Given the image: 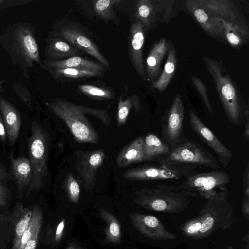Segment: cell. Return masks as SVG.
Returning a JSON list of instances; mask_svg holds the SVG:
<instances>
[{"instance_id":"obj_9","label":"cell","mask_w":249,"mask_h":249,"mask_svg":"<svg viewBox=\"0 0 249 249\" xmlns=\"http://www.w3.org/2000/svg\"><path fill=\"white\" fill-rule=\"evenodd\" d=\"M49 36L61 37L80 51L93 56L106 67L109 64L102 54L98 46L80 24L69 19H64L56 22Z\"/></svg>"},{"instance_id":"obj_41","label":"cell","mask_w":249,"mask_h":249,"mask_svg":"<svg viewBox=\"0 0 249 249\" xmlns=\"http://www.w3.org/2000/svg\"><path fill=\"white\" fill-rule=\"evenodd\" d=\"M244 119L245 120V124L243 129V136L247 140H249V107H246L244 111Z\"/></svg>"},{"instance_id":"obj_8","label":"cell","mask_w":249,"mask_h":249,"mask_svg":"<svg viewBox=\"0 0 249 249\" xmlns=\"http://www.w3.org/2000/svg\"><path fill=\"white\" fill-rule=\"evenodd\" d=\"M158 163H177L213 169L221 168L217 160L204 147L196 142L186 139L171 150Z\"/></svg>"},{"instance_id":"obj_32","label":"cell","mask_w":249,"mask_h":249,"mask_svg":"<svg viewBox=\"0 0 249 249\" xmlns=\"http://www.w3.org/2000/svg\"><path fill=\"white\" fill-rule=\"evenodd\" d=\"M120 0H98L93 1V7L96 14L102 19L106 20H113L118 23L116 20L113 6L117 5Z\"/></svg>"},{"instance_id":"obj_34","label":"cell","mask_w":249,"mask_h":249,"mask_svg":"<svg viewBox=\"0 0 249 249\" xmlns=\"http://www.w3.org/2000/svg\"><path fill=\"white\" fill-rule=\"evenodd\" d=\"M10 178V174L0 161V208L6 207L9 204L11 194L8 182Z\"/></svg>"},{"instance_id":"obj_31","label":"cell","mask_w":249,"mask_h":249,"mask_svg":"<svg viewBox=\"0 0 249 249\" xmlns=\"http://www.w3.org/2000/svg\"><path fill=\"white\" fill-rule=\"evenodd\" d=\"M155 11L153 1L139 0L137 1L135 17L140 20L143 27L148 29L154 20Z\"/></svg>"},{"instance_id":"obj_10","label":"cell","mask_w":249,"mask_h":249,"mask_svg":"<svg viewBox=\"0 0 249 249\" xmlns=\"http://www.w3.org/2000/svg\"><path fill=\"white\" fill-rule=\"evenodd\" d=\"M230 181L228 173L220 169L206 173H197L178 184L182 188L194 191L206 200L226 188Z\"/></svg>"},{"instance_id":"obj_16","label":"cell","mask_w":249,"mask_h":249,"mask_svg":"<svg viewBox=\"0 0 249 249\" xmlns=\"http://www.w3.org/2000/svg\"><path fill=\"white\" fill-rule=\"evenodd\" d=\"M185 6L204 31L217 39L225 40L223 27L218 18L212 15L197 0H186Z\"/></svg>"},{"instance_id":"obj_19","label":"cell","mask_w":249,"mask_h":249,"mask_svg":"<svg viewBox=\"0 0 249 249\" xmlns=\"http://www.w3.org/2000/svg\"><path fill=\"white\" fill-rule=\"evenodd\" d=\"M0 110L9 144L10 146H13L17 141L20 131V113L15 106L2 97H0Z\"/></svg>"},{"instance_id":"obj_15","label":"cell","mask_w":249,"mask_h":249,"mask_svg":"<svg viewBox=\"0 0 249 249\" xmlns=\"http://www.w3.org/2000/svg\"><path fill=\"white\" fill-rule=\"evenodd\" d=\"M143 27L140 20L133 22L130 27L128 40L129 58L138 74L145 80V74L142 60L144 41Z\"/></svg>"},{"instance_id":"obj_23","label":"cell","mask_w":249,"mask_h":249,"mask_svg":"<svg viewBox=\"0 0 249 249\" xmlns=\"http://www.w3.org/2000/svg\"><path fill=\"white\" fill-rule=\"evenodd\" d=\"M144 138L140 137L125 146L118 153L116 158L118 167L123 168L144 161L143 145Z\"/></svg>"},{"instance_id":"obj_45","label":"cell","mask_w":249,"mask_h":249,"mask_svg":"<svg viewBox=\"0 0 249 249\" xmlns=\"http://www.w3.org/2000/svg\"><path fill=\"white\" fill-rule=\"evenodd\" d=\"M65 249H83L80 246L74 243H70Z\"/></svg>"},{"instance_id":"obj_24","label":"cell","mask_w":249,"mask_h":249,"mask_svg":"<svg viewBox=\"0 0 249 249\" xmlns=\"http://www.w3.org/2000/svg\"><path fill=\"white\" fill-rule=\"evenodd\" d=\"M171 151L169 145L157 135L148 134L144 138L143 145L144 161H157L167 156Z\"/></svg>"},{"instance_id":"obj_6","label":"cell","mask_w":249,"mask_h":249,"mask_svg":"<svg viewBox=\"0 0 249 249\" xmlns=\"http://www.w3.org/2000/svg\"><path fill=\"white\" fill-rule=\"evenodd\" d=\"M49 144L46 131L36 122L31 124V134L28 139L29 160L33 176L27 189L28 196L34 190H38L44 185V180L48 175L47 159Z\"/></svg>"},{"instance_id":"obj_27","label":"cell","mask_w":249,"mask_h":249,"mask_svg":"<svg viewBox=\"0 0 249 249\" xmlns=\"http://www.w3.org/2000/svg\"><path fill=\"white\" fill-rule=\"evenodd\" d=\"M177 63V56L173 45L171 44L168 46V56L164 69L160 77L152 81V86L160 92L164 91L174 74Z\"/></svg>"},{"instance_id":"obj_3","label":"cell","mask_w":249,"mask_h":249,"mask_svg":"<svg viewBox=\"0 0 249 249\" xmlns=\"http://www.w3.org/2000/svg\"><path fill=\"white\" fill-rule=\"evenodd\" d=\"M133 201L145 209L164 213H177L186 209L196 192L184 189L179 185L159 184L144 187L135 192Z\"/></svg>"},{"instance_id":"obj_26","label":"cell","mask_w":249,"mask_h":249,"mask_svg":"<svg viewBox=\"0 0 249 249\" xmlns=\"http://www.w3.org/2000/svg\"><path fill=\"white\" fill-rule=\"evenodd\" d=\"M218 19L222 25L225 39L232 47H241L248 40L249 34L247 28L222 18Z\"/></svg>"},{"instance_id":"obj_22","label":"cell","mask_w":249,"mask_h":249,"mask_svg":"<svg viewBox=\"0 0 249 249\" xmlns=\"http://www.w3.org/2000/svg\"><path fill=\"white\" fill-rule=\"evenodd\" d=\"M32 213V209L24 207L20 202L14 207L11 216V221L15 227L12 249H18L21 238L30 224Z\"/></svg>"},{"instance_id":"obj_17","label":"cell","mask_w":249,"mask_h":249,"mask_svg":"<svg viewBox=\"0 0 249 249\" xmlns=\"http://www.w3.org/2000/svg\"><path fill=\"white\" fill-rule=\"evenodd\" d=\"M10 161L11 179L15 182L18 196L21 197L32 181L31 164L28 158L24 156L15 158L12 153L10 155Z\"/></svg>"},{"instance_id":"obj_29","label":"cell","mask_w":249,"mask_h":249,"mask_svg":"<svg viewBox=\"0 0 249 249\" xmlns=\"http://www.w3.org/2000/svg\"><path fill=\"white\" fill-rule=\"evenodd\" d=\"M48 71L56 81L98 77L103 74L101 71L74 68H65Z\"/></svg>"},{"instance_id":"obj_14","label":"cell","mask_w":249,"mask_h":249,"mask_svg":"<svg viewBox=\"0 0 249 249\" xmlns=\"http://www.w3.org/2000/svg\"><path fill=\"white\" fill-rule=\"evenodd\" d=\"M133 225L144 236L156 240H171L176 238L165 228L156 217L139 213H128Z\"/></svg>"},{"instance_id":"obj_40","label":"cell","mask_w":249,"mask_h":249,"mask_svg":"<svg viewBox=\"0 0 249 249\" xmlns=\"http://www.w3.org/2000/svg\"><path fill=\"white\" fill-rule=\"evenodd\" d=\"M244 197L249 198V162H248L243 176Z\"/></svg>"},{"instance_id":"obj_21","label":"cell","mask_w":249,"mask_h":249,"mask_svg":"<svg viewBox=\"0 0 249 249\" xmlns=\"http://www.w3.org/2000/svg\"><path fill=\"white\" fill-rule=\"evenodd\" d=\"M80 50L65 39L49 36L46 38L44 54L47 60H58L77 56Z\"/></svg>"},{"instance_id":"obj_5","label":"cell","mask_w":249,"mask_h":249,"mask_svg":"<svg viewBox=\"0 0 249 249\" xmlns=\"http://www.w3.org/2000/svg\"><path fill=\"white\" fill-rule=\"evenodd\" d=\"M46 105L66 124L80 143H98L97 132L85 115L82 106L57 98Z\"/></svg>"},{"instance_id":"obj_42","label":"cell","mask_w":249,"mask_h":249,"mask_svg":"<svg viewBox=\"0 0 249 249\" xmlns=\"http://www.w3.org/2000/svg\"><path fill=\"white\" fill-rule=\"evenodd\" d=\"M32 0H0V9L8 7L9 6L16 5L17 4L27 3L31 2Z\"/></svg>"},{"instance_id":"obj_44","label":"cell","mask_w":249,"mask_h":249,"mask_svg":"<svg viewBox=\"0 0 249 249\" xmlns=\"http://www.w3.org/2000/svg\"><path fill=\"white\" fill-rule=\"evenodd\" d=\"M242 208L243 213L248 216L249 211V198L245 197L243 198Z\"/></svg>"},{"instance_id":"obj_13","label":"cell","mask_w":249,"mask_h":249,"mask_svg":"<svg viewBox=\"0 0 249 249\" xmlns=\"http://www.w3.org/2000/svg\"><path fill=\"white\" fill-rule=\"evenodd\" d=\"M105 158V152L101 149L77 153L76 170L86 189L94 188L97 171L103 165Z\"/></svg>"},{"instance_id":"obj_7","label":"cell","mask_w":249,"mask_h":249,"mask_svg":"<svg viewBox=\"0 0 249 249\" xmlns=\"http://www.w3.org/2000/svg\"><path fill=\"white\" fill-rule=\"evenodd\" d=\"M146 164L125 171L123 177L132 180H156L187 178L196 173V167L182 163Z\"/></svg>"},{"instance_id":"obj_36","label":"cell","mask_w":249,"mask_h":249,"mask_svg":"<svg viewBox=\"0 0 249 249\" xmlns=\"http://www.w3.org/2000/svg\"><path fill=\"white\" fill-rule=\"evenodd\" d=\"M192 82L197 90L199 93L208 111L213 113V109L209 101L207 89L203 83L198 78L192 76L191 78Z\"/></svg>"},{"instance_id":"obj_35","label":"cell","mask_w":249,"mask_h":249,"mask_svg":"<svg viewBox=\"0 0 249 249\" xmlns=\"http://www.w3.org/2000/svg\"><path fill=\"white\" fill-rule=\"evenodd\" d=\"M64 186L69 200L77 203L80 198V188L77 180L71 173L66 175Z\"/></svg>"},{"instance_id":"obj_28","label":"cell","mask_w":249,"mask_h":249,"mask_svg":"<svg viewBox=\"0 0 249 249\" xmlns=\"http://www.w3.org/2000/svg\"><path fill=\"white\" fill-rule=\"evenodd\" d=\"M99 215L107 224L105 230V243H119L121 241L122 232L121 225L117 218L103 208H100Z\"/></svg>"},{"instance_id":"obj_38","label":"cell","mask_w":249,"mask_h":249,"mask_svg":"<svg viewBox=\"0 0 249 249\" xmlns=\"http://www.w3.org/2000/svg\"><path fill=\"white\" fill-rule=\"evenodd\" d=\"M13 88L19 98L27 106L31 107V95L28 90L20 84H14Z\"/></svg>"},{"instance_id":"obj_37","label":"cell","mask_w":249,"mask_h":249,"mask_svg":"<svg viewBox=\"0 0 249 249\" xmlns=\"http://www.w3.org/2000/svg\"><path fill=\"white\" fill-rule=\"evenodd\" d=\"M83 112L85 114L92 115L99 119L106 126L111 123V119L106 110L95 109L82 106Z\"/></svg>"},{"instance_id":"obj_12","label":"cell","mask_w":249,"mask_h":249,"mask_svg":"<svg viewBox=\"0 0 249 249\" xmlns=\"http://www.w3.org/2000/svg\"><path fill=\"white\" fill-rule=\"evenodd\" d=\"M189 124L192 130L217 155L219 161L226 167L231 160L232 153L193 111L189 113Z\"/></svg>"},{"instance_id":"obj_2","label":"cell","mask_w":249,"mask_h":249,"mask_svg":"<svg viewBox=\"0 0 249 249\" xmlns=\"http://www.w3.org/2000/svg\"><path fill=\"white\" fill-rule=\"evenodd\" d=\"M0 43L15 65L20 68L23 76L29 78L28 69L42 62L33 26L18 22L9 26L0 36Z\"/></svg>"},{"instance_id":"obj_33","label":"cell","mask_w":249,"mask_h":249,"mask_svg":"<svg viewBox=\"0 0 249 249\" xmlns=\"http://www.w3.org/2000/svg\"><path fill=\"white\" fill-rule=\"evenodd\" d=\"M78 88L81 93L94 99L109 100L115 97L114 92L107 88L89 84L78 85Z\"/></svg>"},{"instance_id":"obj_11","label":"cell","mask_w":249,"mask_h":249,"mask_svg":"<svg viewBox=\"0 0 249 249\" xmlns=\"http://www.w3.org/2000/svg\"><path fill=\"white\" fill-rule=\"evenodd\" d=\"M184 107L178 93L175 96L169 109L161 117L160 125L163 141L171 150L185 139L183 132Z\"/></svg>"},{"instance_id":"obj_4","label":"cell","mask_w":249,"mask_h":249,"mask_svg":"<svg viewBox=\"0 0 249 249\" xmlns=\"http://www.w3.org/2000/svg\"><path fill=\"white\" fill-rule=\"evenodd\" d=\"M206 67L212 76L226 116L233 124H240L246 108L233 83L221 63L203 57Z\"/></svg>"},{"instance_id":"obj_20","label":"cell","mask_w":249,"mask_h":249,"mask_svg":"<svg viewBox=\"0 0 249 249\" xmlns=\"http://www.w3.org/2000/svg\"><path fill=\"white\" fill-rule=\"evenodd\" d=\"M41 66L47 71L65 68H74L103 72L105 70L104 66L99 63L74 56L67 59L58 60H45Z\"/></svg>"},{"instance_id":"obj_18","label":"cell","mask_w":249,"mask_h":249,"mask_svg":"<svg viewBox=\"0 0 249 249\" xmlns=\"http://www.w3.org/2000/svg\"><path fill=\"white\" fill-rule=\"evenodd\" d=\"M197 2L213 16L247 28L245 23L229 0H197Z\"/></svg>"},{"instance_id":"obj_46","label":"cell","mask_w":249,"mask_h":249,"mask_svg":"<svg viewBox=\"0 0 249 249\" xmlns=\"http://www.w3.org/2000/svg\"><path fill=\"white\" fill-rule=\"evenodd\" d=\"M4 92L3 88L0 82V92Z\"/></svg>"},{"instance_id":"obj_30","label":"cell","mask_w":249,"mask_h":249,"mask_svg":"<svg viewBox=\"0 0 249 249\" xmlns=\"http://www.w3.org/2000/svg\"><path fill=\"white\" fill-rule=\"evenodd\" d=\"M122 92L118 101L117 120L118 127L124 125L127 119L132 107H134L136 112H140L141 107L139 97L133 95L123 99Z\"/></svg>"},{"instance_id":"obj_25","label":"cell","mask_w":249,"mask_h":249,"mask_svg":"<svg viewBox=\"0 0 249 249\" xmlns=\"http://www.w3.org/2000/svg\"><path fill=\"white\" fill-rule=\"evenodd\" d=\"M169 43L164 38L156 42L151 49L146 62V71L152 81L157 78L161 62L168 51Z\"/></svg>"},{"instance_id":"obj_39","label":"cell","mask_w":249,"mask_h":249,"mask_svg":"<svg viewBox=\"0 0 249 249\" xmlns=\"http://www.w3.org/2000/svg\"><path fill=\"white\" fill-rule=\"evenodd\" d=\"M66 219L65 218H63L55 227V229L53 230L54 233H53L52 239V243L53 245H56L58 244L63 238L66 227Z\"/></svg>"},{"instance_id":"obj_43","label":"cell","mask_w":249,"mask_h":249,"mask_svg":"<svg viewBox=\"0 0 249 249\" xmlns=\"http://www.w3.org/2000/svg\"><path fill=\"white\" fill-rule=\"evenodd\" d=\"M7 136L5 124L2 118L0 115V139L3 142H5Z\"/></svg>"},{"instance_id":"obj_1","label":"cell","mask_w":249,"mask_h":249,"mask_svg":"<svg viewBox=\"0 0 249 249\" xmlns=\"http://www.w3.org/2000/svg\"><path fill=\"white\" fill-rule=\"evenodd\" d=\"M227 188L208 199L198 215L186 221L180 229L184 235L194 240L208 237L216 231L230 227L233 208L228 200Z\"/></svg>"}]
</instances>
